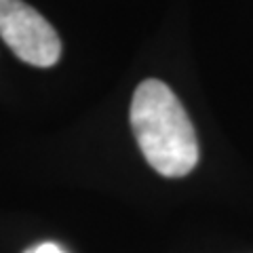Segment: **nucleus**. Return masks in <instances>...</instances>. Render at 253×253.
Returning a JSON list of instances; mask_svg holds the SVG:
<instances>
[{
  "label": "nucleus",
  "mask_w": 253,
  "mask_h": 253,
  "mask_svg": "<svg viewBox=\"0 0 253 253\" xmlns=\"http://www.w3.org/2000/svg\"><path fill=\"white\" fill-rule=\"evenodd\" d=\"M131 129L139 150L156 173L184 177L199 163V139L184 106L165 83H141L131 101Z\"/></svg>",
  "instance_id": "nucleus-1"
},
{
  "label": "nucleus",
  "mask_w": 253,
  "mask_h": 253,
  "mask_svg": "<svg viewBox=\"0 0 253 253\" xmlns=\"http://www.w3.org/2000/svg\"><path fill=\"white\" fill-rule=\"evenodd\" d=\"M0 36L21 61L38 68L53 66L61 55L57 32L23 0H0Z\"/></svg>",
  "instance_id": "nucleus-2"
},
{
  "label": "nucleus",
  "mask_w": 253,
  "mask_h": 253,
  "mask_svg": "<svg viewBox=\"0 0 253 253\" xmlns=\"http://www.w3.org/2000/svg\"><path fill=\"white\" fill-rule=\"evenodd\" d=\"M23 253H66V251L55 243H41V245H34V247L26 249Z\"/></svg>",
  "instance_id": "nucleus-3"
}]
</instances>
